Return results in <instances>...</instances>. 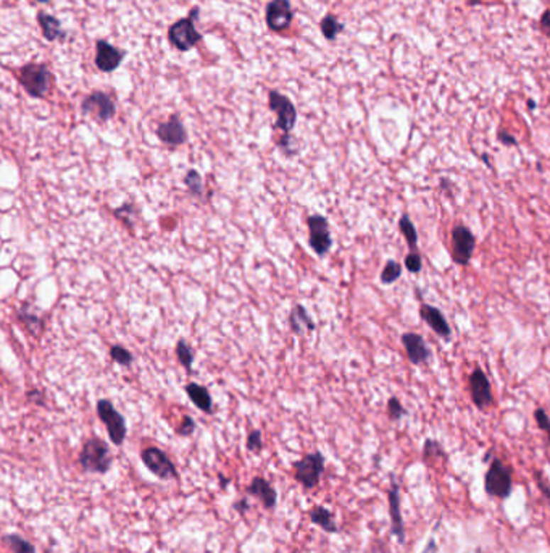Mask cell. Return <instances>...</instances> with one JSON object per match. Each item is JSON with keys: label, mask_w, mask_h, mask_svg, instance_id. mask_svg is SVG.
Here are the masks:
<instances>
[{"label": "cell", "mask_w": 550, "mask_h": 553, "mask_svg": "<svg viewBox=\"0 0 550 553\" xmlns=\"http://www.w3.org/2000/svg\"><path fill=\"white\" fill-rule=\"evenodd\" d=\"M111 461L109 445L97 437L89 439L79 453V464L87 473L105 474L111 468Z\"/></svg>", "instance_id": "cell-1"}, {"label": "cell", "mask_w": 550, "mask_h": 553, "mask_svg": "<svg viewBox=\"0 0 550 553\" xmlns=\"http://www.w3.org/2000/svg\"><path fill=\"white\" fill-rule=\"evenodd\" d=\"M513 489V473L512 468L499 458H494L489 464L488 473L484 476V490L488 495L505 500L510 497Z\"/></svg>", "instance_id": "cell-2"}, {"label": "cell", "mask_w": 550, "mask_h": 553, "mask_svg": "<svg viewBox=\"0 0 550 553\" xmlns=\"http://www.w3.org/2000/svg\"><path fill=\"white\" fill-rule=\"evenodd\" d=\"M199 16V9L195 7L191 10L187 18L177 20L175 25H171L168 29V39L170 43L173 44L177 50L181 52H187L191 50L194 45H197L202 39V34H200L197 29H195L194 20Z\"/></svg>", "instance_id": "cell-3"}, {"label": "cell", "mask_w": 550, "mask_h": 553, "mask_svg": "<svg viewBox=\"0 0 550 553\" xmlns=\"http://www.w3.org/2000/svg\"><path fill=\"white\" fill-rule=\"evenodd\" d=\"M21 86L31 97H44L52 83V73L43 63H28L18 75Z\"/></svg>", "instance_id": "cell-4"}, {"label": "cell", "mask_w": 550, "mask_h": 553, "mask_svg": "<svg viewBox=\"0 0 550 553\" xmlns=\"http://www.w3.org/2000/svg\"><path fill=\"white\" fill-rule=\"evenodd\" d=\"M97 416L99 419L105 424L111 442L115 445H121L124 442V439H126L128 426H126V421H124V417L118 413L110 399H99Z\"/></svg>", "instance_id": "cell-5"}, {"label": "cell", "mask_w": 550, "mask_h": 553, "mask_svg": "<svg viewBox=\"0 0 550 553\" xmlns=\"http://www.w3.org/2000/svg\"><path fill=\"white\" fill-rule=\"evenodd\" d=\"M476 249V237L463 223H457L452 228V259L455 264L466 267Z\"/></svg>", "instance_id": "cell-6"}, {"label": "cell", "mask_w": 550, "mask_h": 553, "mask_svg": "<svg viewBox=\"0 0 550 553\" xmlns=\"http://www.w3.org/2000/svg\"><path fill=\"white\" fill-rule=\"evenodd\" d=\"M307 227H309V245L315 251V254L323 257L326 256L331 246H333V238H331L329 222L324 215L313 214L307 219Z\"/></svg>", "instance_id": "cell-7"}, {"label": "cell", "mask_w": 550, "mask_h": 553, "mask_svg": "<svg viewBox=\"0 0 550 553\" xmlns=\"http://www.w3.org/2000/svg\"><path fill=\"white\" fill-rule=\"evenodd\" d=\"M268 107L276 114V128H280L284 134H289L297 122V110H295L291 99L277 91L268 92Z\"/></svg>", "instance_id": "cell-8"}, {"label": "cell", "mask_w": 550, "mask_h": 553, "mask_svg": "<svg viewBox=\"0 0 550 553\" xmlns=\"http://www.w3.org/2000/svg\"><path fill=\"white\" fill-rule=\"evenodd\" d=\"M294 476L305 489H313L318 485L324 471V458L319 451L310 453L294 464Z\"/></svg>", "instance_id": "cell-9"}, {"label": "cell", "mask_w": 550, "mask_h": 553, "mask_svg": "<svg viewBox=\"0 0 550 553\" xmlns=\"http://www.w3.org/2000/svg\"><path fill=\"white\" fill-rule=\"evenodd\" d=\"M141 460L145 464V468L149 469L152 474H155L158 479L171 480L177 478V471L173 461L170 460L167 453L157 449V446H147V449L142 450Z\"/></svg>", "instance_id": "cell-10"}, {"label": "cell", "mask_w": 550, "mask_h": 553, "mask_svg": "<svg viewBox=\"0 0 550 553\" xmlns=\"http://www.w3.org/2000/svg\"><path fill=\"white\" fill-rule=\"evenodd\" d=\"M81 112L84 115L96 117L99 122H109L110 119H114L115 117L116 105L109 94L102 91H96L82 99Z\"/></svg>", "instance_id": "cell-11"}, {"label": "cell", "mask_w": 550, "mask_h": 553, "mask_svg": "<svg viewBox=\"0 0 550 553\" xmlns=\"http://www.w3.org/2000/svg\"><path fill=\"white\" fill-rule=\"evenodd\" d=\"M468 388H470L471 402L479 411H484L488 409L489 406H493L494 403L493 387H490L488 375L484 374V370L481 367H476L470 374Z\"/></svg>", "instance_id": "cell-12"}, {"label": "cell", "mask_w": 550, "mask_h": 553, "mask_svg": "<svg viewBox=\"0 0 550 553\" xmlns=\"http://www.w3.org/2000/svg\"><path fill=\"white\" fill-rule=\"evenodd\" d=\"M402 345L405 348L407 360L410 361L413 366H422V364H428L433 351L426 343L424 338L419 333L415 332H405L402 335Z\"/></svg>", "instance_id": "cell-13"}, {"label": "cell", "mask_w": 550, "mask_h": 553, "mask_svg": "<svg viewBox=\"0 0 550 553\" xmlns=\"http://www.w3.org/2000/svg\"><path fill=\"white\" fill-rule=\"evenodd\" d=\"M294 14L289 0H271L266 5V25L271 31H282L292 23Z\"/></svg>", "instance_id": "cell-14"}, {"label": "cell", "mask_w": 550, "mask_h": 553, "mask_svg": "<svg viewBox=\"0 0 550 553\" xmlns=\"http://www.w3.org/2000/svg\"><path fill=\"white\" fill-rule=\"evenodd\" d=\"M126 57V52L118 49V47L111 45L106 41L100 39L97 41V55H96V65L100 72L111 73L120 67L123 58Z\"/></svg>", "instance_id": "cell-15"}, {"label": "cell", "mask_w": 550, "mask_h": 553, "mask_svg": "<svg viewBox=\"0 0 550 553\" xmlns=\"http://www.w3.org/2000/svg\"><path fill=\"white\" fill-rule=\"evenodd\" d=\"M419 317L428 323L429 328H433V332L439 335L444 340L452 338V328L451 323L446 319V316L442 314L441 309H437L436 306H431L428 303L419 304Z\"/></svg>", "instance_id": "cell-16"}, {"label": "cell", "mask_w": 550, "mask_h": 553, "mask_svg": "<svg viewBox=\"0 0 550 553\" xmlns=\"http://www.w3.org/2000/svg\"><path fill=\"white\" fill-rule=\"evenodd\" d=\"M157 136L163 144L168 146H181L187 141L185 123L177 115H173L170 120L160 123L157 127Z\"/></svg>", "instance_id": "cell-17"}, {"label": "cell", "mask_w": 550, "mask_h": 553, "mask_svg": "<svg viewBox=\"0 0 550 553\" xmlns=\"http://www.w3.org/2000/svg\"><path fill=\"white\" fill-rule=\"evenodd\" d=\"M389 513H390V526H392V534L399 539L400 544H404V517H402L400 511V492L399 484L392 476L390 479V489H389Z\"/></svg>", "instance_id": "cell-18"}, {"label": "cell", "mask_w": 550, "mask_h": 553, "mask_svg": "<svg viewBox=\"0 0 550 553\" xmlns=\"http://www.w3.org/2000/svg\"><path fill=\"white\" fill-rule=\"evenodd\" d=\"M289 327H291L292 333L299 335V337L313 332L317 328L315 322H313L310 314L307 313V309L302 304H295L292 308L291 314H289Z\"/></svg>", "instance_id": "cell-19"}, {"label": "cell", "mask_w": 550, "mask_h": 553, "mask_svg": "<svg viewBox=\"0 0 550 553\" xmlns=\"http://www.w3.org/2000/svg\"><path fill=\"white\" fill-rule=\"evenodd\" d=\"M247 493H251V495L257 497L260 502L263 503V507L266 510L275 508L276 500H277L276 490L273 489V487H271V484L266 479H263V478H255V479H253L251 482V485L247 487Z\"/></svg>", "instance_id": "cell-20"}, {"label": "cell", "mask_w": 550, "mask_h": 553, "mask_svg": "<svg viewBox=\"0 0 550 553\" xmlns=\"http://www.w3.org/2000/svg\"><path fill=\"white\" fill-rule=\"evenodd\" d=\"M186 393L191 402L197 406V408L202 411V413L210 414L213 411V399L209 392V388L195 384V382H191V384L186 385Z\"/></svg>", "instance_id": "cell-21"}, {"label": "cell", "mask_w": 550, "mask_h": 553, "mask_svg": "<svg viewBox=\"0 0 550 553\" xmlns=\"http://www.w3.org/2000/svg\"><path fill=\"white\" fill-rule=\"evenodd\" d=\"M38 21L40 25V29H43V34L47 41H65L67 39V33L62 29L60 21H58L55 16H52L45 11H39L38 15Z\"/></svg>", "instance_id": "cell-22"}, {"label": "cell", "mask_w": 550, "mask_h": 553, "mask_svg": "<svg viewBox=\"0 0 550 553\" xmlns=\"http://www.w3.org/2000/svg\"><path fill=\"white\" fill-rule=\"evenodd\" d=\"M399 230L402 233V237L405 238L407 246L410 251H419L418 249V232L417 227L413 225V222L410 219V215L404 213L399 219Z\"/></svg>", "instance_id": "cell-23"}, {"label": "cell", "mask_w": 550, "mask_h": 553, "mask_svg": "<svg viewBox=\"0 0 550 553\" xmlns=\"http://www.w3.org/2000/svg\"><path fill=\"white\" fill-rule=\"evenodd\" d=\"M310 521L313 525L324 529L326 532H337V525L334 521V516L329 510L323 507H315L310 511Z\"/></svg>", "instance_id": "cell-24"}, {"label": "cell", "mask_w": 550, "mask_h": 553, "mask_svg": "<svg viewBox=\"0 0 550 553\" xmlns=\"http://www.w3.org/2000/svg\"><path fill=\"white\" fill-rule=\"evenodd\" d=\"M18 319L25 323V327L28 328V331L34 335H38L40 332V328H43V321H40L39 316L31 313L28 303H23L21 308L18 309Z\"/></svg>", "instance_id": "cell-25"}, {"label": "cell", "mask_w": 550, "mask_h": 553, "mask_svg": "<svg viewBox=\"0 0 550 553\" xmlns=\"http://www.w3.org/2000/svg\"><path fill=\"white\" fill-rule=\"evenodd\" d=\"M319 26H321L323 36L328 41H334L342 31H344V25H342V23L333 15L324 16L321 23H319Z\"/></svg>", "instance_id": "cell-26"}, {"label": "cell", "mask_w": 550, "mask_h": 553, "mask_svg": "<svg viewBox=\"0 0 550 553\" xmlns=\"http://www.w3.org/2000/svg\"><path fill=\"white\" fill-rule=\"evenodd\" d=\"M176 358L182 367H185L187 372L192 370V363H194V351L191 346L187 345V341L185 338L177 340L176 343Z\"/></svg>", "instance_id": "cell-27"}, {"label": "cell", "mask_w": 550, "mask_h": 553, "mask_svg": "<svg viewBox=\"0 0 550 553\" xmlns=\"http://www.w3.org/2000/svg\"><path fill=\"white\" fill-rule=\"evenodd\" d=\"M4 542L10 547L13 553H35L34 545L18 534H7L4 537Z\"/></svg>", "instance_id": "cell-28"}, {"label": "cell", "mask_w": 550, "mask_h": 553, "mask_svg": "<svg viewBox=\"0 0 550 553\" xmlns=\"http://www.w3.org/2000/svg\"><path fill=\"white\" fill-rule=\"evenodd\" d=\"M400 276H402V264L394 261V259H389L381 270V275H380L381 284L390 285L394 284V281H397Z\"/></svg>", "instance_id": "cell-29"}, {"label": "cell", "mask_w": 550, "mask_h": 553, "mask_svg": "<svg viewBox=\"0 0 550 553\" xmlns=\"http://www.w3.org/2000/svg\"><path fill=\"white\" fill-rule=\"evenodd\" d=\"M185 185L189 190V193L192 194V196L199 198V196H202V194H204L202 175H200L195 168L187 170V173L185 175Z\"/></svg>", "instance_id": "cell-30"}, {"label": "cell", "mask_w": 550, "mask_h": 553, "mask_svg": "<svg viewBox=\"0 0 550 553\" xmlns=\"http://www.w3.org/2000/svg\"><path fill=\"white\" fill-rule=\"evenodd\" d=\"M114 215L118 220L123 222L128 228L134 227V217L138 215V209L134 208V204L131 203H124L121 208H118L114 210Z\"/></svg>", "instance_id": "cell-31"}, {"label": "cell", "mask_w": 550, "mask_h": 553, "mask_svg": "<svg viewBox=\"0 0 550 553\" xmlns=\"http://www.w3.org/2000/svg\"><path fill=\"white\" fill-rule=\"evenodd\" d=\"M110 356H111V360H114L116 364H120V366H124V367H129L134 363L133 353L124 348V346H121V345H114V346H111V348H110Z\"/></svg>", "instance_id": "cell-32"}, {"label": "cell", "mask_w": 550, "mask_h": 553, "mask_svg": "<svg viewBox=\"0 0 550 553\" xmlns=\"http://www.w3.org/2000/svg\"><path fill=\"white\" fill-rule=\"evenodd\" d=\"M404 266L410 274H419L423 269V257L419 251H410L404 259Z\"/></svg>", "instance_id": "cell-33"}, {"label": "cell", "mask_w": 550, "mask_h": 553, "mask_svg": "<svg viewBox=\"0 0 550 553\" xmlns=\"http://www.w3.org/2000/svg\"><path fill=\"white\" fill-rule=\"evenodd\" d=\"M387 414L390 417V421H399L402 417L407 416V409L402 406L397 397H390L387 402Z\"/></svg>", "instance_id": "cell-34"}, {"label": "cell", "mask_w": 550, "mask_h": 553, "mask_svg": "<svg viewBox=\"0 0 550 553\" xmlns=\"http://www.w3.org/2000/svg\"><path fill=\"white\" fill-rule=\"evenodd\" d=\"M246 445H247V450H248V451H252V453H258V451H262V449H263V442H262V432L257 431V429H255V431L248 432Z\"/></svg>", "instance_id": "cell-35"}, {"label": "cell", "mask_w": 550, "mask_h": 553, "mask_svg": "<svg viewBox=\"0 0 550 553\" xmlns=\"http://www.w3.org/2000/svg\"><path fill=\"white\" fill-rule=\"evenodd\" d=\"M534 419H536L537 426H539L541 431L546 432L549 442H550V419H549V416H547L546 411H544L542 408H537L534 411Z\"/></svg>", "instance_id": "cell-36"}, {"label": "cell", "mask_w": 550, "mask_h": 553, "mask_svg": "<svg viewBox=\"0 0 550 553\" xmlns=\"http://www.w3.org/2000/svg\"><path fill=\"white\" fill-rule=\"evenodd\" d=\"M194 431H195L194 419H192V417H189V416H185V417H182L181 426L177 427L176 434L181 435V437H189V435H191Z\"/></svg>", "instance_id": "cell-37"}, {"label": "cell", "mask_w": 550, "mask_h": 553, "mask_svg": "<svg viewBox=\"0 0 550 553\" xmlns=\"http://www.w3.org/2000/svg\"><path fill=\"white\" fill-rule=\"evenodd\" d=\"M497 139H499L500 144L507 146V148H510V146H518L517 138L508 131H505V129H499V131H497Z\"/></svg>", "instance_id": "cell-38"}, {"label": "cell", "mask_w": 550, "mask_h": 553, "mask_svg": "<svg viewBox=\"0 0 550 553\" xmlns=\"http://www.w3.org/2000/svg\"><path fill=\"white\" fill-rule=\"evenodd\" d=\"M539 28H541V31L546 34L547 38H550V9H547L542 14L541 21H539Z\"/></svg>", "instance_id": "cell-39"}, {"label": "cell", "mask_w": 550, "mask_h": 553, "mask_svg": "<svg viewBox=\"0 0 550 553\" xmlns=\"http://www.w3.org/2000/svg\"><path fill=\"white\" fill-rule=\"evenodd\" d=\"M26 397L29 402L33 403H38V404H44V393L40 390H29L26 393Z\"/></svg>", "instance_id": "cell-40"}, {"label": "cell", "mask_w": 550, "mask_h": 553, "mask_svg": "<svg viewBox=\"0 0 550 553\" xmlns=\"http://www.w3.org/2000/svg\"><path fill=\"white\" fill-rule=\"evenodd\" d=\"M537 485H539V489L544 492V495H546L547 498H550V484H546V482L542 480L541 476H539V478H537Z\"/></svg>", "instance_id": "cell-41"}, {"label": "cell", "mask_w": 550, "mask_h": 553, "mask_svg": "<svg viewBox=\"0 0 550 553\" xmlns=\"http://www.w3.org/2000/svg\"><path fill=\"white\" fill-rule=\"evenodd\" d=\"M423 553H436V544H434V540H429V544H428V547H426V550H424Z\"/></svg>", "instance_id": "cell-42"}, {"label": "cell", "mask_w": 550, "mask_h": 553, "mask_svg": "<svg viewBox=\"0 0 550 553\" xmlns=\"http://www.w3.org/2000/svg\"><path fill=\"white\" fill-rule=\"evenodd\" d=\"M528 107H529L531 110H534V109L537 107V104H536L534 101H532V99H528Z\"/></svg>", "instance_id": "cell-43"}, {"label": "cell", "mask_w": 550, "mask_h": 553, "mask_svg": "<svg viewBox=\"0 0 550 553\" xmlns=\"http://www.w3.org/2000/svg\"><path fill=\"white\" fill-rule=\"evenodd\" d=\"M483 0H468V5H471V7H476V5L481 4Z\"/></svg>", "instance_id": "cell-44"}, {"label": "cell", "mask_w": 550, "mask_h": 553, "mask_svg": "<svg viewBox=\"0 0 550 553\" xmlns=\"http://www.w3.org/2000/svg\"><path fill=\"white\" fill-rule=\"evenodd\" d=\"M38 2H43V4H45V2H49V0H38Z\"/></svg>", "instance_id": "cell-45"}]
</instances>
